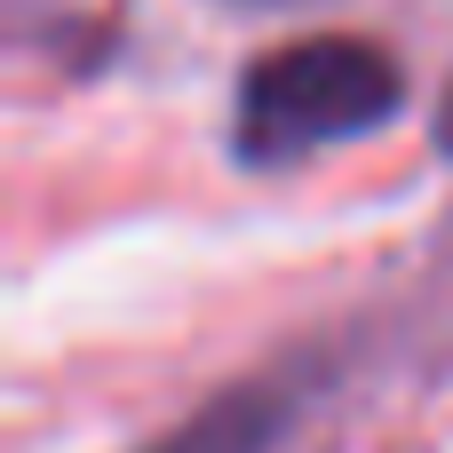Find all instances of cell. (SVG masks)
Instances as JSON below:
<instances>
[{
  "instance_id": "1",
  "label": "cell",
  "mask_w": 453,
  "mask_h": 453,
  "mask_svg": "<svg viewBox=\"0 0 453 453\" xmlns=\"http://www.w3.org/2000/svg\"><path fill=\"white\" fill-rule=\"evenodd\" d=\"M398 104H406V72L390 48L319 32V40H287L247 64L239 104H231V143L247 167H295L326 143L382 127Z\"/></svg>"
},
{
  "instance_id": "2",
  "label": "cell",
  "mask_w": 453,
  "mask_h": 453,
  "mask_svg": "<svg viewBox=\"0 0 453 453\" xmlns=\"http://www.w3.org/2000/svg\"><path fill=\"white\" fill-rule=\"evenodd\" d=\"M303 398H311V382H295V374H247L223 398H207L191 422H175L167 438H151L143 453H271L295 430Z\"/></svg>"
},
{
  "instance_id": "3",
  "label": "cell",
  "mask_w": 453,
  "mask_h": 453,
  "mask_svg": "<svg viewBox=\"0 0 453 453\" xmlns=\"http://www.w3.org/2000/svg\"><path fill=\"white\" fill-rule=\"evenodd\" d=\"M438 151L453 159V80H446V96H438Z\"/></svg>"
}]
</instances>
